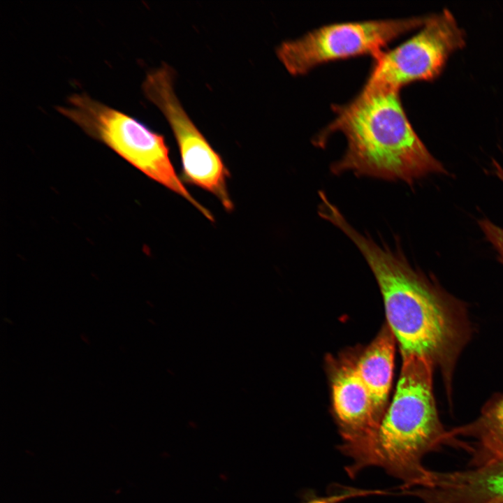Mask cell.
<instances>
[{"label": "cell", "instance_id": "obj_1", "mask_svg": "<svg viewBox=\"0 0 503 503\" xmlns=\"http://www.w3.org/2000/svg\"><path fill=\"white\" fill-rule=\"evenodd\" d=\"M321 217L353 242L370 266L384 299L387 325L398 342L402 357H424L449 374L460 348V334L439 292L401 252L360 233L334 204L327 205Z\"/></svg>", "mask_w": 503, "mask_h": 503}, {"label": "cell", "instance_id": "obj_2", "mask_svg": "<svg viewBox=\"0 0 503 503\" xmlns=\"http://www.w3.org/2000/svg\"><path fill=\"white\" fill-rule=\"evenodd\" d=\"M332 108L335 118L314 141L321 146L334 131L344 135L346 150L330 166L334 175L351 171L413 184L429 174L446 173L413 129L400 91L363 86L352 100Z\"/></svg>", "mask_w": 503, "mask_h": 503}, {"label": "cell", "instance_id": "obj_3", "mask_svg": "<svg viewBox=\"0 0 503 503\" xmlns=\"http://www.w3.org/2000/svg\"><path fill=\"white\" fill-rule=\"evenodd\" d=\"M433 367L424 357L402 356L392 402L374 436L347 467L349 476L373 465L403 481L402 488L427 482L431 471L422 465L421 460L444 436L432 393Z\"/></svg>", "mask_w": 503, "mask_h": 503}, {"label": "cell", "instance_id": "obj_4", "mask_svg": "<svg viewBox=\"0 0 503 503\" xmlns=\"http://www.w3.org/2000/svg\"><path fill=\"white\" fill-rule=\"evenodd\" d=\"M57 111L91 138L105 144L146 176L182 196L208 220L212 214L189 193L172 163L164 136L136 118L92 99L73 94Z\"/></svg>", "mask_w": 503, "mask_h": 503}, {"label": "cell", "instance_id": "obj_5", "mask_svg": "<svg viewBox=\"0 0 503 503\" xmlns=\"http://www.w3.org/2000/svg\"><path fill=\"white\" fill-rule=\"evenodd\" d=\"M428 16L327 24L295 39L282 42L276 54L289 73H307L321 64L340 59L373 57L401 35L421 27Z\"/></svg>", "mask_w": 503, "mask_h": 503}, {"label": "cell", "instance_id": "obj_6", "mask_svg": "<svg viewBox=\"0 0 503 503\" xmlns=\"http://www.w3.org/2000/svg\"><path fill=\"white\" fill-rule=\"evenodd\" d=\"M174 80L173 68L163 63L147 74L143 91L171 128L180 154L182 182L211 193L230 212L233 203L227 187L229 170L184 109L175 94Z\"/></svg>", "mask_w": 503, "mask_h": 503}, {"label": "cell", "instance_id": "obj_7", "mask_svg": "<svg viewBox=\"0 0 503 503\" xmlns=\"http://www.w3.org/2000/svg\"><path fill=\"white\" fill-rule=\"evenodd\" d=\"M420 31L399 45L373 57L364 87L398 90L418 80H432L449 57L465 44V34L444 9L429 15Z\"/></svg>", "mask_w": 503, "mask_h": 503}, {"label": "cell", "instance_id": "obj_8", "mask_svg": "<svg viewBox=\"0 0 503 503\" xmlns=\"http://www.w3.org/2000/svg\"><path fill=\"white\" fill-rule=\"evenodd\" d=\"M333 405L342 444L340 451L353 458L376 434L382 416L358 375L355 363H345L334 375Z\"/></svg>", "mask_w": 503, "mask_h": 503}, {"label": "cell", "instance_id": "obj_9", "mask_svg": "<svg viewBox=\"0 0 503 503\" xmlns=\"http://www.w3.org/2000/svg\"><path fill=\"white\" fill-rule=\"evenodd\" d=\"M404 492L425 503H503V460L467 471L431 472L425 484Z\"/></svg>", "mask_w": 503, "mask_h": 503}, {"label": "cell", "instance_id": "obj_10", "mask_svg": "<svg viewBox=\"0 0 503 503\" xmlns=\"http://www.w3.org/2000/svg\"><path fill=\"white\" fill-rule=\"evenodd\" d=\"M395 340L389 326H384L355 363L356 372L382 417L392 382Z\"/></svg>", "mask_w": 503, "mask_h": 503}, {"label": "cell", "instance_id": "obj_11", "mask_svg": "<svg viewBox=\"0 0 503 503\" xmlns=\"http://www.w3.org/2000/svg\"><path fill=\"white\" fill-rule=\"evenodd\" d=\"M466 430L473 432L479 439L483 464L494 460L503 451V398Z\"/></svg>", "mask_w": 503, "mask_h": 503}, {"label": "cell", "instance_id": "obj_12", "mask_svg": "<svg viewBox=\"0 0 503 503\" xmlns=\"http://www.w3.org/2000/svg\"><path fill=\"white\" fill-rule=\"evenodd\" d=\"M479 224L488 240L498 252L503 262V228L488 219H481Z\"/></svg>", "mask_w": 503, "mask_h": 503}, {"label": "cell", "instance_id": "obj_13", "mask_svg": "<svg viewBox=\"0 0 503 503\" xmlns=\"http://www.w3.org/2000/svg\"><path fill=\"white\" fill-rule=\"evenodd\" d=\"M495 173L503 182V168L496 161H494Z\"/></svg>", "mask_w": 503, "mask_h": 503}, {"label": "cell", "instance_id": "obj_14", "mask_svg": "<svg viewBox=\"0 0 503 503\" xmlns=\"http://www.w3.org/2000/svg\"><path fill=\"white\" fill-rule=\"evenodd\" d=\"M503 460V451H502V452L498 455V456L494 460V461H495V460Z\"/></svg>", "mask_w": 503, "mask_h": 503}]
</instances>
